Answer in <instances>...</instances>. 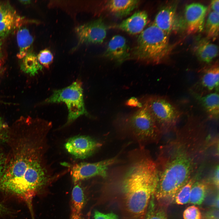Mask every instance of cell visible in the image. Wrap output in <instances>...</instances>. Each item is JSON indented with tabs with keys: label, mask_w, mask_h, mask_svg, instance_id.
Here are the masks:
<instances>
[{
	"label": "cell",
	"mask_w": 219,
	"mask_h": 219,
	"mask_svg": "<svg viewBox=\"0 0 219 219\" xmlns=\"http://www.w3.org/2000/svg\"><path fill=\"white\" fill-rule=\"evenodd\" d=\"M47 131L26 130L10 132L9 151L0 189L25 199L31 198L50 178L46 162Z\"/></svg>",
	"instance_id": "1"
},
{
	"label": "cell",
	"mask_w": 219,
	"mask_h": 219,
	"mask_svg": "<svg viewBox=\"0 0 219 219\" xmlns=\"http://www.w3.org/2000/svg\"><path fill=\"white\" fill-rule=\"evenodd\" d=\"M202 130L187 129L177 132L160 148L156 191L161 196L173 198L200 168L215 143Z\"/></svg>",
	"instance_id": "2"
},
{
	"label": "cell",
	"mask_w": 219,
	"mask_h": 219,
	"mask_svg": "<svg viewBox=\"0 0 219 219\" xmlns=\"http://www.w3.org/2000/svg\"><path fill=\"white\" fill-rule=\"evenodd\" d=\"M158 179L156 162L143 158L136 161L126 172L123 183L127 210L134 218L144 217Z\"/></svg>",
	"instance_id": "3"
},
{
	"label": "cell",
	"mask_w": 219,
	"mask_h": 219,
	"mask_svg": "<svg viewBox=\"0 0 219 219\" xmlns=\"http://www.w3.org/2000/svg\"><path fill=\"white\" fill-rule=\"evenodd\" d=\"M170 50L168 35L153 24L139 35L133 54L138 60L158 64L165 60Z\"/></svg>",
	"instance_id": "4"
},
{
	"label": "cell",
	"mask_w": 219,
	"mask_h": 219,
	"mask_svg": "<svg viewBox=\"0 0 219 219\" xmlns=\"http://www.w3.org/2000/svg\"><path fill=\"white\" fill-rule=\"evenodd\" d=\"M45 102H61L66 104L68 113L65 126L69 124L82 115H89L85 106L82 83L79 80H76L65 88L54 91Z\"/></svg>",
	"instance_id": "5"
},
{
	"label": "cell",
	"mask_w": 219,
	"mask_h": 219,
	"mask_svg": "<svg viewBox=\"0 0 219 219\" xmlns=\"http://www.w3.org/2000/svg\"><path fill=\"white\" fill-rule=\"evenodd\" d=\"M126 123L132 135L139 142H156L162 133L144 104L129 116Z\"/></svg>",
	"instance_id": "6"
},
{
	"label": "cell",
	"mask_w": 219,
	"mask_h": 219,
	"mask_svg": "<svg viewBox=\"0 0 219 219\" xmlns=\"http://www.w3.org/2000/svg\"><path fill=\"white\" fill-rule=\"evenodd\" d=\"M143 104L147 107L162 133L172 129L180 118L179 110L164 97L151 96Z\"/></svg>",
	"instance_id": "7"
},
{
	"label": "cell",
	"mask_w": 219,
	"mask_h": 219,
	"mask_svg": "<svg viewBox=\"0 0 219 219\" xmlns=\"http://www.w3.org/2000/svg\"><path fill=\"white\" fill-rule=\"evenodd\" d=\"M117 158L114 157L99 162L76 164L72 167L71 174L73 182H78L96 176L106 177L109 168L116 163Z\"/></svg>",
	"instance_id": "8"
},
{
	"label": "cell",
	"mask_w": 219,
	"mask_h": 219,
	"mask_svg": "<svg viewBox=\"0 0 219 219\" xmlns=\"http://www.w3.org/2000/svg\"><path fill=\"white\" fill-rule=\"evenodd\" d=\"M107 29L101 18L77 27L75 32L78 38V45L85 43H102L106 37Z\"/></svg>",
	"instance_id": "9"
},
{
	"label": "cell",
	"mask_w": 219,
	"mask_h": 219,
	"mask_svg": "<svg viewBox=\"0 0 219 219\" xmlns=\"http://www.w3.org/2000/svg\"><path fill=\"white\" fill-rule=\"evenodd\" d=\"M101 144L90 136L80 135L69 138L64 146L68 152L76 158L84 159L92 155Z\"/></svg>",
	"instance_id": "10"
},
{
	"label": "cell",
	"mask_w": 219,
	"mask_h": 219,
	"mask_svg": "<svg viewBox=\"0 0 219 219\" xmlns=\"http://www.w3.org/2000/svg\"><path fill=\"white\" fill-rule=\"evenodd\" d=\"M207 9L206 6L198 3H192L186 6L184 15L188 33H194L203 30Z\"/></svg>",
	"instance_id": "11"
},
{
	"label": "cell",
	"mask_w": 219,
	"mask_h": 219,
	"mask_svg": "<svg viewBox=\"0 0 219 219\" xmlns=\"http://www.w3.org/2000/svg\"><path fill=\"white\" fill-rule=\"evenodd\" d=\"M129 50L126 39L121 36L116 35L109 41L104 56L120 63L129 58Z\"/></svg>",
	"instance_id": "12"
},
{
	"label": "cell",
	"mask_w": 219,
	"mask_h": 219,
	"mask_svg": "<svg viewBox=\"0 0 219 219\" xmlns=\"http://www.w3.org/2000/svg\"><path fill=\"white\" fill-rule=\"evenodd\" d=\"M148 19V14L145 11H138L115 26L129 34H137L143 31Z\"/></svg>",
	"instance_id": "13"
},
{
	"label": "cell",
	"mask_w": 219,
	"mask_h": 219,
	"mask_svg": "<svg viewBox=\"0 0 219 219\" xmlns=\"http://www.w3.org/2000/svg\"><path fill=\"white\" fill-rule=\"evenodd\" d=\"M175 5H169L161 9L153 24L169 35L174 29L176 18Z\"/></svg>",
	"instance_id": "14"
},
{
	"label": "cell",
	"mask_w": 219,
	"mask_h": 219,
	"mask_svg": "<svg viewBox=\"0 0 219 219\" xmlns=\"http://www.w3.org/2000/svg\"><path fill=\"white\" fill-rule=\"evenodd\" d=\"M137 0H111L107 1L106 6L108 10L115 16L122 18L130 14L137 6Z\"/></svg>",
	"instance_id": "15"
},
{
	"label": "cell",
	"mask_w": 219,
	"mask_h": 219,
	"mask_svg": "<svg viewBox=\"0 0 219 219\" xmlns=\"http://www.w3.org/2000/svg\"><path fill=\"white\" fill-rule=\"evenodd\" d=\"M196 54L199 60L204 63L211 62L218 55V48L207 39H202L197 43L195 49Z\"/></svg>",
	"instance_id": "16"
},
{
	"label": "cell",
	"mask_w": 219,
	"mask_h": 219,
	"mask_svg": "<svg viewBox=\"0 0 219 219\" xmlns=\"http://www.w3.org/2000/svg\"><path fill=\"white\" fill-rule=\"evenodd\" d=\"M196 97L210 117L215 119L218 118L219 114L218 92L215 91L204 95L197 94Z\"/></svg>",
	"instance_id": "17"
},
{
	"label": "cell",
	"mask_w": 219,
	"mask_h": 219,
	"mask_svg": "<svg viewBox=\"0 0 219 219\" xmlns=\"http://www.w3.org/2000/svg\"><path fill=\"white\" fill-rule=\"evenodd\" d=\"M219 68L215 64L206 70L200 80V84L203 89L208 92L215 90L218 92Z\"/></svg>",
	"instance_id": "18"
},
{
	"label": "cell",
	"mask_w": 219,
	"mask_h": 219,
	"mask_svg": "<svg viewBox=\"0 0 219 219\" xmlns=\"http://www.w3.org/2000/svg\"><path fill=\"white\" fill-rule=\"evenodd\" d=\"M167 205L158 202L154 194L151 197L144 219H167Z\"/></svg>",
	"instance_id": "19"
},
{
	"label": "cell",
	"mask_w": 219,
	"mask_h": 219,
	"mask_svg": "<svg viewBox=\"0 0 219 219\" xmlns=\"http://www.w3.org/2000/svg\"><path fill=\"white\" fill-rule=\"evenodd\" d=\"M16 38L19 49L17 56L19 58L22 59L28 53L33 39L29 30L25 28H20L18 30Z\"/></svg>",
	"instance_id": "20"
},
{
	"label": "cell",
	"mask_w": 219,
	"mask_h": 219,
	"mask_svg": "<svg viewBox=\"0 0 219 219\" xmlns=\"http://www.w3.org/2000/svg\"><path fill=\"white\" fill-rule=\"evenodd\" d=\"M208 182L204 180L196 181L192 188L189 203L200 205L206 197L208 188Z\"/></svg>",
	"instance_id": "21"
},
{
	"label": "cell",
	"mask_w": 219,
	"mask_h": 219,
	"mask_svg": "<svg viewBox=\"0 0 219 219\" xmlns=\"http://www.w3.org/2000/svg\"><path fill=\"white\" fill-rule=\"evenodd\" d=\"M84 201V195L82 189L77 184L74 186L72 192L71 219H79Z\"/></svg>",
	"instance_id": "22"
},
{
	"label": "cell",
	"mask_w": 219,
	"mask_h": 219,
	"mask_svg": "<svg viewBox=\"0 0 219 219\" xmlns=\"http://www.w3.org/2000/svg\"><path fill=\"white\" fill-rule=\"evenodd\" d=\"M21 68L24 72L34 75L42 68L37 57L33 53H28L23 58Z\"/></svg>",
	"instance_id": "23"
},
{
	"label": "cell",
	"mask_w": 219,
	"mask_h": 219,
	"mask_svg": "<svg viewBox=\"0 0 219 219\" xmlns=\"http://www.w3.org/2000/svg\"><path fill=\"white\" fill-rule=\"evenodd\" d=\"M219 13L212 11L207 17L205 25L206 32L208 38L214 40L219 34Z\"/></svg>",
	"instance_id": "24"
},
{
	"label": "cell",
	"mask_w": 219,
	"mask_h": 219,
	"mask_svg": "<svg viewBox=\"0 0 219 219\" xmlns=\"http://www.w3.org/2000/svg\"><path fill=\"white\" fill-rule=\"evenodd\" d=\"M196 178V176L192 177L179 189L174 199L176 204L182 205L189 203L191 189Z\"/></svg>",
	"instance_id": "25"
},
{
	"label": "cell",
	"mask_w": 219,
	"mask_h": 219,
	"mask_svg": "<svg viewBox=\"0 0 219 219\" xmlns=\"http://www.w3.org/2000/svg\"><path fill=\"white\" fill-rule=\"evenodd\" d=\"M183 219H202L201 211L198 207L195 205L186 208L183 213Z\"/></svg>",
	"instance_id": "26"
},
{
	"label": "cell",
	"mask_w": 219,
	"mask_h": 219,
	"mask_svg": "<svg viewBox=\"0 0 219 219\" xmlns=\"http://www.w3.org/2000/svg\"><path fill=\"white\" fill-rule=\"evenodd\" d=\"M40 64L48 68L53 61V55L48 49H45L41 51L37 57Z\"/></svg>",
	"instance_id": "27"
},
{
	"label": "cell",
	"mask_w": 219,
	"mask_h": 219,
	"mask_svg": "<svg viewBox=\"0 0 219 219\" xmlns=\"http://www.w3.org/2000/svg\"><path fill=\"white\" fill-rule=\"evenodd\" d=\"M15 19L14 15L0 21V36L5 35L10 31L15 23Z\"/></svg>",
	"instance_id": "28"
},
{
	"label": "cell",
	"mask_w": 219,
	"mask_h": 219,
	"mask_svg": "<svg viewBox=\"0 0 219 219\" xmlns=\"http://www.w3.org/2000/svg\"><path fill=\"white\" fill-rule=\"evenodd\" d=\"M219 209L212 207L204 214L202 219H219Z\"/></svg>",
	"instance_id": "29"
},
{
	"label": "cell",
	"mask_w": 219,
	"mask_h": 219,
	"mask_svg": "<svg viewBox=\"0 0 219 219\" xmlns=\"http://www.w3.org/2000/svg\"><path fill=\"white\" fill-rule=\"evenodd\" d=\"M94 217V219H118L117 215L114 213H104L98 211L95 212Z\"/></svg>",
	"instance_id": "30"
},
{
	"label": "cell",
	"mask_w": 219,
	"mask_h": 219,
	"mask_svg": "<svg viewBox=\"0 0 219 219\" xmlns=\"http://www.w3.org/2000/svg\"><path fill=\"white\" fill-rule=\"evenodd\" d=\"M14 15L12 11L5 6L0 4V21Z\"/></svg>",
	"instance_id": "31"
},
{
	"label": "cell",
	"mask_w": 219,
	"mask_h": 219,
	"mask_svg": "<svg viewBox=\"0 0 219 219\" xmlns=\"http://www.w3.org/2000/svg\"><path fill=\"white\" fill-rule=\"evenodd\" d=\"M219 165H217L214 168L212 176V180L214 186L218 191L219 189Z\"/></svg>",
	"instance_id": "32"
},
{
	"label": "cell",
	"mask_w": 219,
	"mask_h": 219,
	"mask_svg": "<svg viewBox=\"0 0 219 219\" xmlns=\"http://www.w3.org/2000/svg\"><path fill=\"white\" fill-rule=\"evenodd\" d=\"M5 160V155L2 151H0V178L1 177L3 172Z\"/></svg>",
	"instance_id": "33"
},
{
	"label": "cell",
	"mask_w": 219,
	"mask_h": 219,
	"mask_svg": "<svg viewBox=\"0 0 219 219\" xmlns=\"http://www.w3.org/2000/svg\"><path fill=\"white\" fill-rule=\"evenodd\" d=\"M210 5L211 9L212 10V11L219 13V0H212L211 2Z\"/></svg>",
	"instance_id": "34"
},
{
	"label": "cell",
	"mask_w": 219,
	"mask_h": 219,
	"mask_svg": "<svg viewBox=\"0 0 219 219\" xmlns=\"http://www.w3.org/2000/svg\"><path fill=\"white\" fill-rule=\"evenodd\" d=\"M10 210L3 204L0 203V216L9 214Z\"/></svg>",
	"instance_id": "35"
},
{
	"label": "cell",
	"mask_w": 219,
	"mask_h": 219,
	"mask_svg": "<svg viewBox=\"0 0 219 219\" xmlns=\"http://www.w3.org/2000/svg\"><path fill=\"white\" fill-rule=\"evenodd\" d=\"M127 104L130 106H136L137 105H139V103L137 100L136 99H131L129 100L127 102Z\"/></svg>",
	"instance_id": "36"
},
{
	"label": "cell",
	"mask_w": 219,
	"mask_h": 219,
	"mask_svg": "<svg viewBox=\"0 0 219 219\" xmlns=\"http://www.w3.org/2000/svg\"><path fill=\"white\" fill-rule=\"evenodd\" d=\"M213 207L219 209V193H218L217 195L215 196L212 204Z\"/></svg>",
	"instance_id": "37"
},
{
	"label": "cell",
	"mask_w": 219,
	"mask_h": 219,
	"mask_svg": "<svg viewBox=\"0 0 219 219\" xmlns=\"http://www.w3.org/2000/svg\"><path fill=\"white\" fill-rule=\"evenodd\" d=\"M20 2H22L24 4H26L28 3H29L30 2V1L29 0H24V1H21Z\"/></svg>",
	"instance_id": "38"
},
{
	"label": "cell",
	"mask_w": 219,
	"mask_h": 219,
	"mask_svg": "<svg viewBox=\"0 0 219 219\" xmlns=\"http://www.w3.org/2000/svg\"><path fill=\"white\" fill-rule=\"evenodd\" d=\"M3 126L2 122L1 120V119H0V130H1V129H2V127Z\"/></svg>",
	"instance_id": "39"
},
{
	"label": "cell",
	"mask_w": 219,
	"mask_h": 219,
	"mask_svg": "<svg viewBox=\"0 0 219 219\" xmlns=\"http://www.w3.org/2000/svg\"></svg>",
	"instance_id": "40"
}]
</instances>
